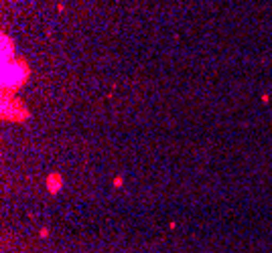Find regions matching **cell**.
Returning a JSON list of instances; mask_svg holds the SVG:
<instances>
[{
    "instance_id": "cell-4",
    "label": "cell",
    "mask_w": 272,
    "mask_h": 253,
    "mask_svg": "<svg viewBox=\"0 0 272 253\" xmlns=\"http://www.w3.org/2000/svg\"><path fill=\"white\" fill-rule=\"evenodd\" d=\"M10 59H14V43L2 35V61H10Z\"/></svg>"
},
{
    "instance_id": "cell-1",
    "label": "cell",
    "mask_w": 272,
    "mask_h": 253,
    "mask_svg": "<svg viewBox=\"0 0 272 253\" xmlns=\"http://www.w3.org/2000/svg\"><path fill=\"white\" fill-rule=\"evenodd\" d=\"M31 69L23 61V59H10V61H2V87L4 92L8 89H19L26 83Z\"/></svg>"
},
{
    "instance_id": "cell-5",
    "label": "cell",
    "mask_w": 272,
    "mask_h": 253,
    "mask_svg": "<svg viewBox=\"0 0 272 253\" xmlns=\"http://www.w3.org/2000/svg\"><path fill=\"white\" fill-rule=\"evenodd\" d=\"M114 186H122V178H116V181H114Z\"/></svg>"
},
{
    "instance_id": "cell-2",
    "label": "cell",
    "mask_w": 272,
    "mask_h": 253,
    "mask_svg": "<svg viewBox=\"0 0 272 253\" xmlns=\"http://www.w3.org/2000/svg\"><path fill=\"white\" fill-rule=\"evenodd\" d=\"M2 115L6 120H12V122H23L28 117V110L23 106L19 99H10L8 93H4V99H2Z\"/></svg>"
},
{
    "instance_id": "cell-3",
    "label": "cell",
    "mask_w": 272,
    "mask_h": 253,
    "mask_svg": "<svg viewBox=\"0 0 272 253\" xmlns=\"http://www.w3.org/2000/svg\"><path fill=\"white\" fill-rule=\"evenodd\" d=\"M47 188H49V192H59V188L63 186V178H61V174H57V172H51L49 176H47Z\"/></svg>"
}]
</instances>
